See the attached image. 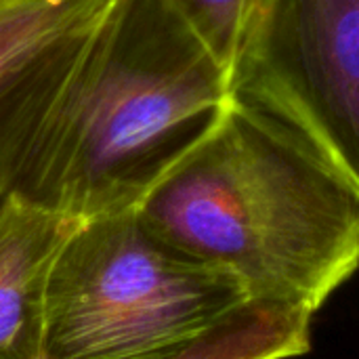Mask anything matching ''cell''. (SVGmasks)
<instances>
[{"label":"cell","mask_w":359,"mask_h":359,"mask_svg":"<svg viewBox=\"0 0 359 359\" xmlns=\"http://www.w3.org/2000/svg\"><path fill=\"white\" fill-rule=\"evenodd\" d=\"M137 215L250 299L313 316L359 271L358 194L292 128L233 95Z\"/></svg>","instance_id":"1"},{"label":"cell","mask_w":359,"mask_h":359,"mask_svg":"<svg viewBox=\"0 0 359 359\" xmlns=\"http://www.w3.org/2000/svg\"><path fill=\"white\" fill-rule=\"evenodd\" d=\"M229 97V72L168 0H107L15 194L82 221L137 210Z\"/></svg>","instance_id":"2"},{"label":"cell","mask_w":359,"mask_h":359,"mask_svg":"<svg viewBox=\"0 0 359 359\" xmlns=\"http://www.w3.org/2000/svg\"><path fill=\"white\" fill-rule=\"evenodd\" d=\"M246 301L233 273L166 246L137 210L88 219L50 276L44 359H164Z\"/></svg>","instance_id":"3"},{"label":"cell","mask_w":359,"mask_h":359,"mask_svg":"<svg viewBox=\"0 0 359 359\" xmlns=\"http://www.w3.org/2000/svg\"><path fill=\"white\" fill-rule=\"evenodd\" d=\"M229 78L359 198V0H255Z\"/></svg>","instance_id":"4"},{"label":"cell","mask_w":359,"mask_h":359,"mask_svg":"<svg viewBox=\"0 0 359 359\" xmlns=\"http://www.w3.org/2000/svg\"><path fill=\"white\" fill-rule=\"evenodd\" d=\"M82 223L17 194L0 210V359H44L50 276Z\"/></svg>","instance_id":"5"},{"label":"cell","mask_w":359,"mask_h":359,"mask_svg":"<svg viewBox=\"0 0 359 359\" xmlns=\"http://www.w3.org/2000/svg\"><path fill=\"white\" fill-rule=\"evenodd\" d=\"M313 313L250 299L202 337L164 359H292L311 351Z\"/></svg>","instance_id":"6"},{"label":"cell","mask_w":359,"mask_h":359,"mask_svg":"<svg viewBox=\"0 0 359 359\" xmlns=\"http://www.w3.org/2000/svg\"><path fill=\"white\" fill-rule=\"evenodd\" d=\"M88 27L0 88V210L17 191L19 170L29 143L63 88Z\"/></svg>","instance_id":"7"},{"label":"cell","mask_w":359,"mask_h":359,"mask_svg":"<svg viewBox=\"0 0 359 359\" xmlns=\"http://www.w3.org/2000/svg\"><path fill=\"white\" fill-rule=\"evenodd\" d=\"M107 0H0V88L88 27Z\"/></svg>","instance_id":"8"},{"label":"cell","mask_w":359,"mask_h":359,"mask_svg":"<svg viewBox=\"0 0 359 359\" xmlns=\"http://www.w3.org/2000/svg\"><path fill=\"white\" fill-rule=\"evenodd\" d=\"M231 74L255 0H168Z\"/></svg>","instance_id":"9"}]
</instances>
